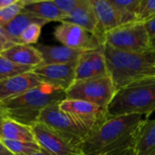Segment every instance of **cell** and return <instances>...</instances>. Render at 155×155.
<instances>
[{
	"label": "cell",
	"instance_id": "1",
	"mask_svg": "<svg viewBox=\"0 0 155 155\" xmlns=\"http://www.w3.org/2000/svg\"><path fill=\"white\" fill-rule=\"evenodd\" d=\"M145 119L140 114L108 116L81 145L85 155H136L140 128Z\"/></svg>",
	"mask_w": 155,
	"mask_h": 155
},
{
	"label": "cell",
	"instance_id": "2",
	"mask_svg": "<svg viewBox=\"0 0 155 155\" xmlns=\"http://www.w3.org/2000/svg\"><path fill=\"white\" fill-rule=\"evenodd\" d=\"M107 70L118 91L129 84L155 75V55L152 51L132 53L116 50L106 44L102 45Z\"/></svg>",
	"mask_w": 155,
	"mask_h": 155
},
{
	"label": "cell",
	"instance_id": "3",
	"mask_svg": "<svg viewBox=\"0 0 155 155\" xmlns=\"http://www.w3.org/2000/svg\"><path fill=\"white\" fill-rule=\"evenodd\" d=\"M66 99L65 92L52 85L42 84L23 94L0 102L6 117L32 127L45 108Z\"/></svg>",
	"mask_w": 155,
	"mask_h": 155
},
{
	"label": "cell",
	"instance_id": "4",
	"mask_svg": "<svg viewBox=\"0 0 155 155\" xmlns=\"http://www.w3.org/2000/svg\"><path fill=\"white\" fill-rule=\"evenodd\" d=\"M155 111V75L138 79L119 89L107 113L110 116L140 114L149 116Z\"/></svg>",
	"mask_w": 155,
	"mask_h": 155
},
{
	"label": "cell",
	"instance_id": "5",
	"mask_svg": "<svg viewBox=\"0 0 155 155\" xmlns=\"http://www.w3.org/2000/svg\"><path fill=\"white\" fill-rule=\"evenodd\" d=\"M104 44L121 51L145 53L153 49L145 26L141 21L122 25L104 35Z\"/></svg>",
	"mask_w": 155,
	"mask_h": 155
},
{
	"label": "cell",
	"instance_id": "6",
	"mask_svg": "<svg viewBox=\"0 0 155 155\" xmlns=\"http://www.w3.org/2000/svg\"><path fill=\"white\" fill-rule=\"evenodd\" d=\"M116 92L110 75L94 76L75 81L65 91V96L66 99L84 100L107 110Z\"/></svg>",
	"mask_w": 155,
	"mask_h": 155
},
{
	"label": "cell",
	"instance_id": "7",
	"mask_svg": "<svg viewBox=\"0 0 155 155\" xmlns=\"http://www.w3.org/2000/svg\"><path fill=\"white\" fill-rule=\"evenodd\" d=\"M37 122L54 130L73 144L81 147L90 133L71 114L62 111L59 104H52L41 111Z\"/></svg>",
	"mask_w": 155,
	"mask_h": 155
},
{
	"label": "cell",
	"instance_id": "8",
	"mask_svg": "<svg viewBox=\"0 0 155 155\" xmlns=\"http://www.w3.org/2000/svg\"><path fill=\"white\" fill-rule=\"evenodd\" d=\"M93 9L98 23L99 41L101 45H104V35L122 25L134 21H139L137 16L124 11L111 0H91Z\"/></svg>",
	"mask_w": 155,
	"mask_h": 155
},
{
	"label": "cell",
	"instance_id": "9",
	"mask_svg": "<svg viewBox=\"0 0 155 155\" xmlns=\"http://www.w3.org/2000/svg\"><path fill=\"white\" fill-rule=\"evenodd\" d=\"M59 108L74 116L90 134L96 130L109 116L106 109L84 100L64 99L59 103Z\"/></svg>",
	"mask_w": 155,
	"mask_h": 155
},
{
	"label": "cell",
	"instance_id": "10",
	"mask_svg": "<svg viewBox=\"0 0 155 155\" xmlns=\"http://www.w3.org/2000/svg\"><path fill=\"white\" fill-rule=\"evenodd\" d=\"M35 142L51 155H85L81 147L76 146L50 127L35 123L32 127Z\"/></svg>",
	"mask_w": 155,
	"mask_h": 155
},
{
	"label": "cell",
	"instance_id": "11",
	"mask_svg": "<svg viewBox=\"0 0 155 155\" xmlns=\"http://www.w3.org/2000/svg\"><path fill=\"white\" fill-rule=\"evenodd\" d=\"M54 37L62 45L83 51L100 48L97 38L83 27L68 22H62L54 30Z\"/></svg>",
	"mask_w": 155,
	"mask_h": 155
},
{
	"label": "cell",
	"instance_id": "12",
	"mask_svg": "<svg viewBox=\"0 0 155 155\" xmlns=\"http://www.w3.org/2000/svg\"><path fill=\"white\" fill-rule=\"evenodd\" d=\"M76 63L43 64L34 68L33 72L44 84L65 92L75 82Z\"/></svg>",
	"mask_w": 155,
	"mask_h": 155
},
{
	"label": "cell",
	"instance_id": "13",
	"mask_svg": "<svg viewBox=\"0 0 155 155\" xmlns=\"http://www.w3.org/2000/svg\"><path fill=\"white\" fill-rule=\"evenodd\" d=\"M42 84L33 71L0 81V102L19 96Z\"/></svg>",
	"mask_w": 155,
	"mask_h": 155
},
{
	"label": "cell",
	"instance_id": "14",
	"mask_svg": "<svg viewBox=\"0 0 155 155\" xmlns=\"http://www.w3.org/2000/svg\"><path fill=\"white\" fill-rule=\"evenodd\" d=\"M35 47L42 55L43 64L76 63L81 54L84 52L83 50L73 49L64 45H38Z\"/></svg>",
	"mask_w": 155,
	"mask_h": 155
},
{
	"label": "cell",
	"instance_id": "15",
	"mask_svg": "<svg viewBox=\"0 0 155 155\" xmlns=\"http://www.w3.org/2000/svg\"><path fill=\"white\" fill-rule=\"evenodd\" d=\"M15 64L35 68L43 64V58L36 47L30 45L15 44L0 54Z\"/></svg>",
	"mask_w": 155,
	"mask_h": 155
},
{
	"label": "cell",
	"instance_id": "16",
	"mask_svg": "<svg viewBox=\"0 0 155 155\" xmlns=\"http://www.w3.org/2000/svg\"><path fill=\"white\" fill-rule=\"evenodd\" d=\"M64 22L72 23L83 27L84 29L93 34L99 41L98 23L93 9L91 0H82L81 4L72 13L66 15Z\"/></svg>",
	"mask_w": 155,
	"mask_h": 155
},
{
	"label": "cell",
	"instance_id": "17",
	"mask_svg": "<svg viewBox=\"0 0 155 155\" xmlns=\"http://www.w3.org/2000/svg\"><path fill=\"white\" fill-rule=\"evenodd\" d=\"M24 10L30 12L46 22H64L66 15L63 13L54 0H25Z\"/></svg>",
	"mask_w": 155,
	"mask_h": 155
},
{
	"label": "cell",
	"instance_id": "18",
	"mask_svg": "<svg viewBox=\"0 0 155 155\" xmlns=\"http://www.w3.org/2000/svg\"><path fill=\"white\" fill-rule=\"evenodd\" d=\"M35 23L41 25H45L48 22L45 20L36 16L35 15L23 10L17 16H15L10 23L3 27V30L6 36L14 43V44H21L20 43V35L23 31L31 24Z\"/></svg>",
	"mask_w": 155,
	"mask_h": 155
},
{
	"label": "cell",
	"instance_id": "19",
	"mask_svg": "<svg viewBox=\"0 0 155 155\" xmlns=\"http://www.w3.org/2000/svg\"><path fill=\"white\" fill-rule=\"evenodd\" d=\"M35 142L32 128L17 123L10 118H4L0 122V141Z\"/></svg>",
	"mask_w": 155,
	"mask_h": 155
},
{
	"label": "cell",
	"instance_id": "20",
	"mask_svg": "<svg viewBox=\"0 0 155 155\" xmlns=\"http://www.w3.org/2000/svg\"><path fill=\"white\" fill-rule=\"evenodd\" d=\"M155 152V119H145L140 128L136 155H152Z\"/></svg>",
	"mask_w": 155,
	"mask_h": 155
},
{
	"label": "cell",
	"instance_id": "21",
	"mask_svg": "<svg viewBox=\"0 0 155 155\" xmlns=\"http://www.w3.org/2000/svg\"><path fill=\"white\" fill-rule=\"evenodd\" d=\"M34 70L33 67L24 66L5 58L0 54V81L23 74L28 72H32Z\"/></svg>",
	"mask_w": 155,
	"mask_h": 155
},
{
	"label": "cell",
	"instance_id": "22",
	"mask_svg": "<svg viewBox=\"0 0 155 155\" xmlns=\"http://www.w3.org/2000/svg\"><path fill=\"white\" fill-rule=\"evenodd\" d=\"M5 148L14 155L31 154L41 151L40 145L36 142H25V141H1Z\"/></svg>",
	"mask_w": 155,
	"mask_h": 155
},
{
	"label": "cell",
	"instance_id": "23",
	"mask_svg": "<svg viewBox=\"0 0 155 155\" xmlns=\"http://www.w3.org/2000/svg\"><path fill=\"white\" fill-rule=\"evenodd\" d=\"M90 51H84L75 64V81L86 80L95 76Z\"/></svg>",
	"mask_w": 155,
	"mask_h": 155
},
{
	"label": "cell",
	"instance_id": "24",
	"mask_svg": "<svg viewBox=\"0 0 155 155\" xmlns=\"http://www.w3.org/2000/svg\"><path fill=\"white\" fill-rule=\"evenodd\" d=\"M25 6V0H15L11 5L0 9V26L4 27L17 16Z\"/></svg>",
	"mask_w": 155,
	"mask_h": 155
},
{
	"label": "cell",
	"instance_id": "25",
	"mask_svg": "<svg viewBox=\"0 0 155 155\" xmlns=\"http://www.w3.org/2000/svg\"><path fill=\"white\" fill-rule=\"evenodd\" d=\"M90 56H91V60L93 63L95 76L109 75L108 70H107V65H106V61L104 58V54L102 46L98 49L91 50Z\"/></svg>",
	"mask_w": 155,
	"mask_h": 155
},
{
	"label": "cell",
	"instance_id": "26",
	"mask_svg": "<svg viewBox=\"0 0 155 155\" xmlns=\"http://www.w3.org/2000/svg\"><path fill=\"white\" fill-rule=\"evenodd\" d=\"M43 25L39 24L33 23L29 25L21 34L20 35V43L25 45H30L37 43L39 36L41 35Z\"/></svg>",
	"mask_w": 155,
	"mask_h": 155
},
{
	"label": "cell",
	"instance_id": "27",
	"mask_svg": "<svg viewBox=\"0 0 155 155\" xmlns=\"http://www.w3.org/2000/svg\"><path fill=\"white\" fill-rule=\"evenodd\" d=\"M138 20L146 22L155 17V0H142L138 13Z\"/></svg>",
	"mask_w": 155,
	"mask_h": 155
},
{
	"label": "cell",
	"instance_id": "28",
	"mask_svg": "<svg viewBox=\"0 0 155 155\" xmlns=\"http://www.w3.org/2000/svg\"><path fill=\"white\" fill-rule=\"evenodd\" d=\"M114 5L124 11L134 15H138L142 0H111ZM138 18V17H137Z\"/></svg>",
	"mask_w": 155,
	"mask_h": 155
},
{
	"label": "cell",
	"instance_id": "29",
	"mask_svg": "<svg viewBox=\"0 0 155 155\" xmlns=\"http://www.w3.org/2000/svg\"><path fill=\"white\" fill-rule=\"evenodd\" d=\"M57 7L66 15L72 13L82 2V0H54Z\"/></svg>",
	"mask_w": 155,
	"mask_h": 155
},
{
	"label": "cell",
	"instance_id": "30",
	"mask_svg": "<svg viewBox=\"0 0 155 155\" xmlns=\"http://www.w3.org/2000/svg\"><path fill=\"white\" fill-rule=\"evenodd\" d=\"M15 44H14L5 34L3 27L0 26V54L2 52H4L5 50H6L7 48L11 47L12 45H14Z\"/></svg>",
	"mask_w": 155,
	"mask_h": 155
},
{
	"label": "cell",
	"instance_id": "31",
	"mask_svg": "<svg viewBox=\"0 0 155 155\" xmlns=\"http://www.w3.org/2000/svg\"><path fill=\"white\" fill-rule=\"evenodd\" d=\"M150 40H151V44L153 45V47H155V17L148 20L146 22H144Z\"/></svg>",
	"mask_w": 155,
	"mask_h": 155
},
{
	"label": "cell",
	"instance_id": "32",
	"mask_svg": "<svg viewBox=\"0 0 155 155\" xmlns=\"http://www.w3.org/2000/svg\"><path fill=\"white\" fill-rule=\"evenodd\" d=\"M0 155H14L5 148V146L3 144L1 141H0Z\"/></svg>",
	"mask_w": 155,
	"mask_h": 155
},
{
	"label": "cell",
	"instance_id": "33",
	"mask_svg": "<svg viewBox=\"0 0 155 155\" xmlns=\"http://www.w3.org/2000/svg\"><path fill=\"white\" fill-rule=\"evenodd\" d=\"M15 0H0V9L3 7H5L9 5H11L12 3H14Z\"/></svg>",
	"mask_w": 155,
	"mask_h": 155
},
{
	"label": "cell",
	"instance_id": "34",
	"mask_svg": "<svg viewBox=\"0 0 155 155\" xmlns=\"http://www.w3.org/2000/svg\"><path fill=\"white\" fill-rule=\"evenodd\" d=\"M22 155H51V154H49L46 151H45V150L41 149V151L37 152V153H31V154H22Z\"/></svg>",
	"mask_w": 155,
	"mask_h": 155
},
{
	"label": "cell",
	"instance_id": "35",
	"mask_svg": "<svg viewBox=\"0 0 155 155\" xmlns=\"http://www.w3.org/2000/svg\"><path fill=\"white\" fill-rule=\"evenodd\" d=\"M0 115L1 116H5V117H6V114H5V110L0 106Z\"/></svg>",
	"mask_w": 155,
	"mask_h": 155
},
{
	"label": "cell",
	"instance_id": "36",
	"mask_svg": "<svg viewBox=\"0 0 155 155\" xmlns=\"http://www.w3.org/2000/svg\"><path fill=\"white\" fill-rule=\"evenodd\" d=\"M151 51H152V52H153V53L154 54V55H155V47H153V49H152Z\"/></svg>",
	"mask_w": 155,
	"mask_h": 155
},
{
	"label": "cell",
	"instance_id": "37",
	"mask_svg": "<svg viewBox=\"0 0 155 155\" xmlns=\"http://www.w3.org/2000/svg\"><path fill=\"white\" fill-rule=\"evenodd\" d=\"M4 118H6V117H5V116H1V115H0V122H1Z\"/></svg>",
	"mask_w": 155,
	"mask_h": 155
},
{
	"label": "cell",
	"instance_id": "38",
	"mask_svg": "<svg viewBox=\"0 0 155 155\" xmlns=\"http://www.w3.org/2000/svg\"><path fill=\"white\" fill-rule=\"evenodd\" d=\"M152 155H155V152H154V153H153V154H152Z\"/></svg>",
	"mask_w": 155,
	"mask_h": 155
}]
</instances>
